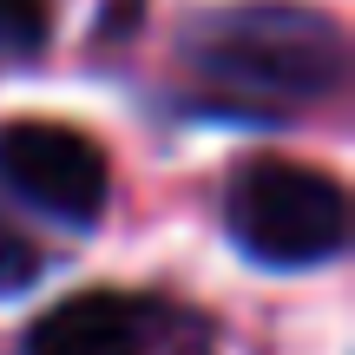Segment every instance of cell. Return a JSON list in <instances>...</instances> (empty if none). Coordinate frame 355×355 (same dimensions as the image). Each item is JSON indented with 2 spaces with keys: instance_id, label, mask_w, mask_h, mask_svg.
<instances>
[{
  "instance_id": "6da1fadb",
  "label": "cell",
  "mask_w": 355,
  "mask_h": 355,
  "mask_svg": "<svg viewBox=\"0 0 355 355\" xmlns=\"http://www.w3.org/2000/svg\"><path fill=\"white\" fill-rule=\"evenodd\" d=\"M184 60L237 99L309 105L343 86V26L296 0H237L191 20Z\"/></svg>"
},
{
  "instance_id": "7a4b0ae2",
  "label": "cell",
  "mask_w": 355,
  "mask_h": 355,
  "mask_svg": "<svg viewBox=\"0 0 355 355\" xmlns=\"http://www.w3.org/2000/svg\"><path fill=\"white\" fill-rule=\"evenodd\" d=\"M224 230L250 263L316 270L349 243V191L296 158H250L224 191Z\"/></svg>"
},
{
  "instance_id": "3957f363",
  "label": "cell",
  "mask_w": 355,
  "mask_h": 355,
  "mask_svg": "<svg viewBox=\"0 0 355 355\" xmlns=\"http://www.w3.org/2000/svg\"><path fill=\"white\" fill-rule=\"evenodd\" d=\"M0 184L40 217L99 224L105 211V152L60 119H7L0 125Z\"/></svg>"
},
{
  "instance_id": "277c9868",
  "label": "cell",
  "mask_w": 355,
  "mask_h": 355,
  "mask_svg": "<svg viewBox=\"0 0 355 355\" xmlns=\"http://www.w3.org/2000/svg\"><path fill=\"white\" fill-rule=\"evenodd\" d=\"M145 303L119 290H79L26 329V355H145Z\"/></svg>"
},
{
  "instance_id": "5b68a950",
  "label": "cell",
  "mask_w": 355,
  "mask_h": 355,
  "mask_svg": "<svg viewBox=\"0 0 355 355\" xmlns=\"http://www.w3.org/2000/svg\"><path fill=\"white\" fill-rule=\"evenodd\" d=\"M53 33V0H0V53H40Z\"/></svg>"
},
{
  "instance_id": "8992f818",
  "label": "cell",
  "mask_w": 355,
  "mask_h": 355,
  "mask_svg": "<svg viewBox=\"0 0 355 355\" xmlns=\"http://www.w3.org/2000/svg\"><path fill=\"white\" fill-rule=\"evenodd\" d=\"M33 277H40V257L26 250L20 237H0V296H7V290H26Z\"/></svg>"
}]
</instances>
